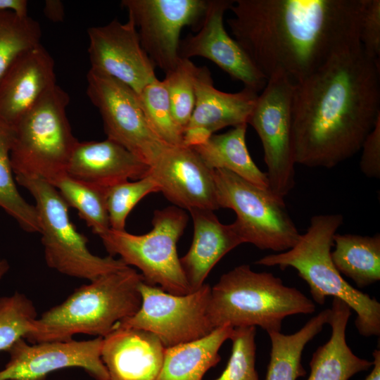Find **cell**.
<instances>
[{"label":"cell","mask_w":380,"mask_h":380,"mask_svg":"<svg viewBox=\"0 0 380 380\" xmlns=\"http://www.w3.org/2000/svg\"><path fill=\"white\" fill-rule=\"evenodd\" d=\"M364 0H235L227 20L234 39L268 79L294 83L360 42Z\"/></svg>","instance_id":"1"},{"label":"cell","mask_w":380,"mask_h":380,"mask_svg":"<svg viewBox=\"0 0 380 380\" xmlns=\"http://www.w3.org/2000/svg\"><path fill=\"white\" fill-rule=\"evenodd\" d=\"M296 164L333 168L360 151L380 117V63L361 45L343 51L294 83Z\"/></svg>","instance_id":"2"},{"label":"cell","mask_w":380,"mask_h":380,"mask_svg":"<svg viewBox=\"0 0 380 380\" xmlns=\"http://www.w3.org/2000/svg\"><path fill=\"white\" fill-rule=\"evenodd\" d=\"M143 281L129 266L104 274L37 317L25 339L30 343L67 341L78 334L104 338L139 310Z\"/></svg>","instance_id":"3"},{"label":"cell","mask_w":380,"mask_h":380,"mask_svg":"<svg viewBox=\"0 0 380 380\" xmlns=\"http://www.w3.org/2000/svg\"><path fill=\"white\" fill-rule=\"evenodd\" d=\"M343 224L341 214L315 215L293 247L264 256L255 264L294 268L309 286L316 303L324 305L328 296L341 299L356 312L355 324L362 336H379L380 303L349 284L331 260L334 236Z\"/></svg>","instance_id":"4"},{"label":"cell","mask_w":380,"mask_h":380,"mask_svg":"<svg viewBox=\"0 0 380 380\" xmlns=\"http://www.w3.org/2000/svg\"><path fill=\"white\" fill-rule=\"evenodd\" d=\"M313 301L270 272H256L248 265L223 274L211 286L208 315L214 329L258 326L267 333L280 332L284 319L311 314Z\"/></svg>","instance_id":"5"},{"label":"cell","mask_w":380,"mask_h":380,"mask_svg":"<svg viewBox=\"0 0 380 380\" xmlns=\"http://www.w3.org/2000/svg\"><path fill=\"white\" fill-rule=\"evenodd\" d=\"M69 101L68 94L56 84L11 128L10 160L15 177L51 182L66 173L79 141L67 117Z\"/></svg>","instance_id":"6"},{"label":"cell","mask_w":380,"mask_h":380,"mask_svg":"<svg viewBox=\"0 0 380 380\" xmlns=\"http://www.w3.org/2000/svg\"><path fill=\"white\" fill-rule=\"evenodd\" d=\"M15 179L34 199L44 259L50 268L90 281L128 266L120 258L100 257L89 250L88 239L71 222L68 205L52 184L35 177Z\"/></svg>","instance_id":"7"},{"label":"cell","mask_w":380,"mask_h":380,"mask_svg":"<svg viewBox=\"0 0 380 380\" xmlns=\"http://www.w3.org/2000/svg\"><path fill=\"white\" fill-rule=\"evenodd\" d=\"M188 220L183 209L170 206L154 211L153 229L146 234L136 235L109 229L99 237L109 255H118L127 265L138 268L144 282L172 294L185 295L191 291L177 244Z\"/></svg>","instance_id":"8"},{"label":"cell","mask_w":380,"mask_h":380,"mask_svg":"<svg viewBox=\"0 0 380 380\" xmlns=\"http://www.w3.org/2000/svg\"><path fill=\"white\" fill-rule=\"evenodd\" d=\"M213 173L219 208L236 213L234 223L244 243L278 253L296 245L301 234L284 199L229 170L216 169Z\"/></svg>","instance_id":"9"},{"label":"cell","mask_w":380,"mask_h":380,"mask_svg":"<svg viewBox=\"0 0 380 380\" xmlns=\"http://www.w3.org/2000/svg\"><path fill=\"white\" fill-rule=\"evenodd\" d=\"M293 87L294 82L285 74L270 75L258 96L248 122L262 143L269 189L281 199L295 185Z\"/></svg>","instance_id":"10"},{"label":"cell","mask_w":380,"mask_h":380,"mask_svg":"<svg viewBox=\"0 0 380 380\" xmlns=\"http://www.w3.org/2000/svg\"><path fill=\"white\" fill-rule=\"evenodd\" d=\"M141 304L132 317L115 327L136 329L155 334L167 348L205 337L214 329L208 315L211 286L175 295L141 281Z\"/></svg>","instance_id":"11"},{"label":"cell","mask_w":380,"mask_h":380,"mask_svg":"<svg viewBox=\"0 0 380 380\" xmlns=\"http://www.w3.org/2000/svg\"><path fill=\"white\" fill-rule=\"evenodd\" d=\"M87 81V94L101 116L107 139L150 167L169 145L151 129L137 94L117 80L91 69Z\"/></svg>","instance_id":"12"},{"label":"cell","mask_w":380,"mask_h":380,"mask_svg":"<svg viewBox=\"0 0 380 380\" xmlns=\"http://www.w3.org/2000/svg\"><path fill=\"white\" fill-rule=\"evenodd\" d=\"M208 0H122L134 23L140 44L155 67L174 70L180 57V34L186 26L200 27Z\"/></svg>","instance_id":"13"},{"label":"cell","mask_w":380,"mask_h":380,"mask_svg":"<svg viewBox=\"0 0 380 380\" xmlns=\"http://www.w3.org/2000/svg\"><path fill=\"white\" fill-rule=\"evenodd\" d=\"M103 337L28 343L15 341L6 352L9 360L0 370V380H44L50 373L69 367L83 369L96 380H108L101 360Z\"/></svg>","instance_id":"14"},{"label":"cell","mask_w":380,"mask_h":380,"mask_svg":"<svg viewBox=\"0 0 380 380\" xmlns=\"http://www.w3.org/2000/svg\"><path fill=\"white\" fill-rule=\"evenodd\" d=\"M87 33L91 70L117 80L137 95L158 79L130 18L125 23L114 19L105 25L89 27Z\"/></svg>","instance_id":"15"},{"label":"cell","mask_w":380,"mask_h":380,"mask_svg":"<svg viewBox=\"0 0 380 380\" xmlns=\"http://www.w3.org/2000/svg\"><path fill=\"white\" fill-rule=\"evenodd\" d=\"M233 3L230 0H208L197 32L180 41L179 56L187 59L205 58L233 79L243 82L244 87L259 93L265 87L267 78L224 25V13Z\"/></svg>","instance_id":"16"},{"label":"cell","mask_w":380,"mask_h":380,"mask_svg":"<svg viewBox=\"0 0 380 380\" xmlns=\"http://www.w3.org/2000/svg\"><path fill=\"white\" fill-rule=\"evenodd\" d=\"M213 171L191 147L167 146L148 174L176 207L214 211L220 208Z\"/></svg>","instance_id":"17"},{"label":"cell","mask_w":380,"mask_h":380,"mask_svg":"<svg viewBox=\"0 0 380 380\" xmlns=\"http://www.w3.org/2000/svg\"><path fill=\"white\" fill-rule=\"evenodd\" d=\"M194 82L196 101L183 133L185 146L201 144L226 127L248 125L258 93L246 87L236 93L217 89L205 66H196Z\"/></svg>","instance_id":"18"},{"label":"cell","mask_w":380,"mask_h":380,"mask_svg":"<svg viewBox=\"0 0 380 380\" xmlns=\"http://www.w3.org/2000/svg\"><path fill=\"white\" fill-rule=\"evenodd\" d=\"M56 84L54 61L41 44L20 54L0 80V122L13 127Z\"/></svg>","instance_id":"19"},{"label":"cell","mask_w":380,"mask_h":380,"mask_svg":"<svg viewBox=\"0 0 380 380\" xmlns=\"http://www.w3.org/2000/svg\"><path fill=\"white\" fill-rule=\"evenodd\" d=\"M165 348L153 334L115 327L103 338L101 360L108 380H155Z\"/></svg>","instance_id":"20"},{"label":"cell","mask_w":380,"mask_h":380,"mask_svg":"<svg viewBox=\"0 0 380 380\" xmlns=\"http://www.w3.org/2000/svg\"><path fill=\"white\" fill-rule=\"evenodd\" d=\"M149 166L117 142L78 141L66 173L84 182L108 188L129 179L146 177Z\"/></svg>","instance_id":"21"},{"label":"cell","mask_w":380,"mask_h":380,"mask_svg":"<svg viewBox=\"0 0 380 380\" xmlns=\"http://www.w3.org/2000/svg\"><path fill=\"white\" fill-rule=\"evenodd\" d=\"M194 224V236L187 253L179 258L190 291L199 289L214 266L243 241L234 222L224 224L213 210H189Z\"/></svg>","instance_id":"22"},{"label":"cell","mask_w":380,"mask_h":380,"mask_svg":"<svg viewBox=\"0 0 380 380\" xmlns=\"http://www.w3.org/2000/svg\"><path fill=\"white\" fill-rule=\"evenodd\" d=\"M330 310L331 337L313 353L307 380H349L373 366V361L355 355L346 343V330L351 315L350 308L341 299L334 298Z\"/></svg>","instance_id":"23"},{"label":"cell","mask_w":380,"mask_h":380,"mask_svg":"<svg viewBox=\"0 0 380 380\" xmlns=\"http://www.w3.org/2000/svg\"><path fill=\"white\" fill-rule=\"evenodd\" d=\"M234 328L224 324L201 339L167 348L155 380H203L221 360L219 350Z\"/></svg>","instance_id":"24"},{"label":"cell","mask_w":380,"mask_h":380,"mask_svg":"<svg viewBox=\"0 0 380 380\" xmlns=\"http://www.w3.org/2000/svg\"><path fill=\"white\" fill-rule=\"evenodd\" d=\"M247 126L242 125L223 134H214L205 142L189 147L210 170L224 169L259 187L269 189L266 172L255 165L247 148Z\"/></svg>","instance_id":"25"},{"label":"cell","mask_w":380,"mask_h":380,"mask_svg":"<svg viewBox=\"0 0 380 380\" xmlns=\"http://www.w3.org/2000/svg\"><path fill=\"white\" fill-rule=\"evenodd\" d=\"M331 260L341 274L360 288L380 280V234H338L334 236Z\"/></svg>","instance_id":"26"},{"label":"cell","mask_w":380,"mask_h":380,"mask_svg":"<svg viewBox=\"0 0 380 380\" xmlns=\"http://www.w3.org/2000/svg\"><path fill=\"white\" fill-rule=\"evenodd\" d=\"M330 308L312 317L298 331L286 335L269 332L271 341L270 362L265 380H296L306 374L301 365V355L306 344L329 324Z\"/></svg>","instance_id":"27"},{"label":"cell","mask_w":380,"mask_h":380,"mask_svg":"<svg viewBox=\"0 0 380 380\" xmlns=\"http://www.w3.org/2000/svg\"><path fill=\"white\" fill-rule=\"evenodd\" d=\"M68 207L76 209L92 232L99 236L110 229L106 205L107 188L75 179L67 173L51 182Z\"/></svg>","instance_id":"28"},{"label":"cell","mask_w":380,"mask_h":380,"mask_svg":"<svg viewBox=\"0 0 380 380\" xmlns=\"http://www.w3.org/2000/svg\"><path fill=\"white\" fill-rule=\"evenodd\" d=\"M12 129L0 122V208L11 216L25 232L39 233L34 205L19 193L10 160Z\"/></svg>","instance_id":"29"},{"label":"cell","mask_w":380,"mask_h":380,"mask_svg":"<svg viewBox=\"0 0 380 380\" xmlns=\"http://www.w3.org/2000/svg\"><path fill=\"white\" fill-rule=\"evenodd\" d=\"M137 96L148 125L153 133L169 146H184L183 132L173 118L164 80L156 79Z\"/></svg>","instance_id":"30"},{"label":"cell","mask_w":380,"mask_h":380,"mask_svg":"<svg viewBox=\"0 0 380 380\" xmlns=\"http://www.w3.org/2000/svg\"><path fill=\"white\" fill-rule=\"evenodd\" d=\"M42 30L33 18L0 12V80L22 53L40 44Z\"/></svg>","instance_id":"31"},{"label":"cell","mask_w":380,"mask_h":380,"mask_svg":"<svg viewBox=\"0 0 380 380\" xmlns=\"http://www.w3.org/2000/svg\"><path fill=\"white\" fill-rule=\"evenodd\" d=\"M37 318L35 306L24 293L16 291L0 297V352L25 338Z\"/></svg>","instance_id":"32"},{"label":"cell","mask_w":380,"mask_h":380,"mask_svg":"<svg viewBox=\"0 0 380 380\" xmlns=\"http://www.w3.org/2000/svg\"><path fill=\"white\" fill-rule=\"evenodd\" d=\"M159 191L158 185L149 174L140 179L108 187L106 205L110 229L125 230L126 220L135 205L149 194Z\"/></svg>","instance_id":"33"},{"label":"cell","mask_w":380,"mask_h":380,"mask_svg":"<svg viewBox=\"0 0 380 380\" xmlns=\"http://www.w3.org/2000/svg\"><path fill=\"white\" fill-rule=\"evenodd\" d=\"M196 68L190 59L180 58L176 68L165 73L163 80L173 118L183 133L195 106L194 77Z\"/></svg>","instance_id":"34"},{"label":"cell","mask_w":380,"mask_h":380,"mask_svg":"<svg viewBox=\"0 0 380 380\" xmlns=\"http://www.w3.org/2000/svg\"><path fill=\"white\" fill-rule=\"evenodd\" d=\"M255 327L234 328L232 353L226 368L214 380H259L255 369Z\"/></svg>","instance_id":"35"},{"label":"cell","mask_w":380,"mask_h":380,"mask_svg":"<svg viewBox=\"0 0 380 380\" xmlns=\"http://www.w3.org/2000/svg\"><path fill=\"white\" fill-rule=\"evenodd\" d=\"M360 42L367 57L380 63V0H364Z\"/></svg>","instance_id":"36"},{"label":"cell","mask_w":380,"mask_h":380,"mask_svg":"<svg viewBox=\"0 0 380 380\" xmlns=\"http://www.w3.org/2000/svg\"><path fill=\"white\" fill-rule=\"evenodd\" d=\"M360 168L369 178L380 177V117L368 135L360 150Z\"/></svg>","instance_id":"37"},{"label":"cell","mask_w":380,"mask_h":380,"mask_svg":"<svg viewBox=\"0 0 380 380\" xmlns=\"http://www.w3.org/2000/svg\"><path fill=\"white\" fill-rule=\"evenodd\" d=\"M44 13L52 22H62L65 17L64 5L60 0H46L44 3Z\"/></svg>","instance_id":"38"},{"label":"cell","mask_w":380,"mask_h":380,"mask_svg":"<svg viewBox=\"0 0 380 380\" xmlns=\"http://www.w3.org/2000/svg\"><path fill=\"white\" fill-rule=\"evenodd\" d=\"M27 4L26 0H0V12L10 11L20 17H27Z\"/></svg>","instance_id":"39"},{"label":"cell","mask_w":380,"mask_h":380,"mask_svg":"<svg viewBox=\"0 0 380 380\" xmlns=\"http://www.w3.org/2000/svg\"><path fill=\"white\" fill-rule=\"evenodd\" d=\"M373 368L365 380H380V350L375 349L372 353Z\"/></svg>","instance_id":"40"},{"label":"cell","mask_w":380,"mask_h":380,"mask_svg":"<svg viewBox=\"0 0 380 380\" xmlns=\"http://www.w3.org/2000/svg\"><path fill=\"white\" fill-rule=\"evenodd\" d=\"M10 269V265L6 259L0 258V281Z\"/></svg>","instance_id":"41"}]
</instances>
